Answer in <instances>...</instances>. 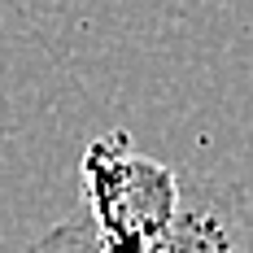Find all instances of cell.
Returning <instances> with one entry per match:
<instances>
[{
  "label": "cell",
  "instance_id": "6da1fadb",
  "mask_svg": "<svg viewBox=\"0 0 253 253\" xmlns=\"http://www.w3.org/2000/svg\"><path fill=\"white\" fill-rule=\"evenodd\" d=\"M83 205L87 223L109 253H149L179 214L183 175H175L166 162L135 153L126 131L96 135L83 162Z\"/></svg>",
  "mask_w": 253,
  "mask_h": 253
},
{
  "label": "cell",
  "instance_id": "7a4b0ae2",
  "mask_svg": "<svg viewBox=\"0 0 253 253\" xmlns=\"http://www.w3.org/2000/svg\"><path fill=\"white\" fill-rule=\"evenodd\" d=\"M149 253H253V192L223 179H183L175 223Z\"/></svg>",
  "mask_w": 253,
  "mask_h": 253
},
{
  "label": "cell",
  "instance_id": "3957f363",
  "mask_svg": "<svg viewBox=\"0 0 253 253\" xmlns=\"http://www.w3.org/2000/svg\"><path fill=\"white\" fill-rule=\"evenodd\" d=\"M35 253H109L96 240V231L87 218H66V223H57V227L35 245Z\"/></svg>",
  "mask_w": 253,
  "mask_h": 253
}]
</instances>
